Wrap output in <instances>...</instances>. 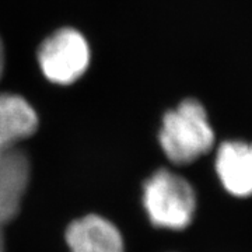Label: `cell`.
<instances>
[{"label":"cell","mask_w":252,"mask_h":252,"mask_svg":"<svg viewBox=\"0 0 252 252\" xmlns=\"http://www.w3.org/2000/svg\"><path fill=\"white\" fill-rule=\"evenodd\" d=\"M223 188L237 198L252 196V143L227 140L219 146L215 161Z\"/></svg>","instance_id":"277c9868"},{"label":"cell","mask_w":252,"mask_h":252,"mask_svg":"<svg viewBox=\"0 0 252 252\" xmlns=\"http://www.w3.org/2000/svg\"><path fill=\"white\" fill-rule=\"evenodd\" d=\"M143 203L152 224L167 230H182L195 216L196 195L184 177L162 168L146 181Z\"/></svg>","instance_id":"7a4b0ae2"},{"label":"cell","mask_w":252,"mask_h":252,"mask_svg":"<svg viewBox=\"0 0 252 252\" xmlns=\"http://www.w3.org/2000/svg\"><path fill=\"white\" fill-rule=\"evenodd\" d=\"M215 130L205 105L196 98H185L161 119L158 143L165 157L177 165L196 161L215 146Z\"/></svg>","instance_id":"6da1fadb"},{"label":"cell","mask_w":252,"mask_h":252,"mask_svg":"<svg viewBox=\"0 0 252 252\" xmlns=\"http://www.w3.org/2000/svg\"><path fill=\"white\" fill-rule=\"evenodd\" d=\"M39 118L32 104L16 93L0 91V152L35 133Z\"/></svg>","instance_id":"8992f818"},{"label":"cell","mask_w":252,"mask_h":252,"mask_svg":"<svg viewBox=\"0 0 252 252\" xmlns=\"http://www.w3.org/2000/svg\"><path fill=\"white\" fill-rule=\"evenodd\" d=\"M70 252H125L117 225L98 215H87L72 221L66 230Z\"/></svg>","instance_id":"5b68a950"},{"label":"cell","mask_w":252,"mask_h":252,"mask_svg":"<svg viewBox=\"0 0 252 252\" xmlns=\"http://www.w3.org/2000/svg\"><path fill=\"white\" fill-rule=\"evenodd\" d=\"M4 69H6V48H4V42L0 36V80L3 77Z\"/></svg>","instance_id":"52a82bcc"},{"label":"cell","mask_w":252,"mask_h":252,"mask_svg":"<svg viewBox=\"0 0 252 252\" xmlns=\"http://www.w3.org/2000/svg\"><path fill=\"white\" fill-rule=\"evenodd\" d=\"M36 62L46 80L58 86H72L90 67V42L77 28H58L39 44Z\"/></svg>","instance_id":"3957f363"}]
</instances>
